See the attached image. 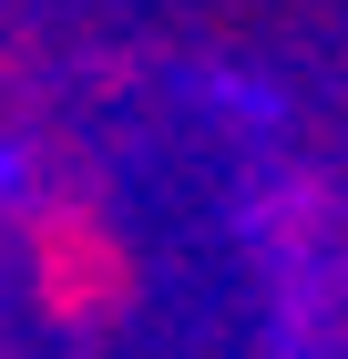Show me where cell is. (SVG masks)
I'll use <instances>...</instances> for the list:
<instances>
[{"mask_svg": "<svg viewBox=\"0 0 348 359\" xmlns=\"http://www.w3.org/2000/svg\"><path fill=\"white\" fill-rule=\"evenodd\" d=\"M21 277H31V308L52 318V329L92 339V329H123L144 298V257L134 236L113 226L103 195L82 185H52L21 205Z\"/></svg>", "mask_w": 348, "mask_h": 359, "instance_id": "1", "label": "cell"}]
</instances>
